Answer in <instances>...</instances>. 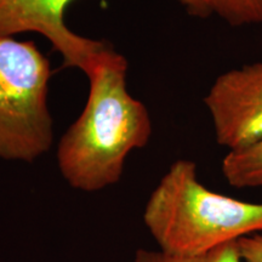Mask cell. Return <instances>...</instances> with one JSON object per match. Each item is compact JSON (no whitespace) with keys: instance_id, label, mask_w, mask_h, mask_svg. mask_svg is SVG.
<instances>
[{"instance_id":"cell-1","label":"cell","mask_w":262,"mask_h":262,"mask_svg":"<svg viewBox=\"0 0 262 262\" xmlns=\"http://www.w3.org/2000/svg\"><path fill=\"white\" fill-rule=\"evenodd\" d=\"M127 62L108 47L88 70L86 106L61 137L58 169L71 187L97 192L122 179L131 150L152 135L148 111L126 89Z\"/></svg>"},{"instance_id":"cell-2","label":"cell","mask_w":262,"mask_h":262,"mask_svg":"<svg viewBox=\"0 0 262 262\" xmlns=\"http://www.w3.org/2000/svg\"><path fill=\"white\" fill-rule=\"evenodd\" d=\"M143 222L159 250L201 255L262 233V203L244 202L206 188L194 162H173L150 193Z\"/></svg>"},{"instance_id":"cell-3","label":"cell","mask_w":262,"mask_h":262,"mask_svg":"<svg viewBox=\"0 0 262 262\" xmlns=\"http://www.w3.org/2000/svg\"><path fill=\"white\" fill-rule=\"evenodd\" d=\"M50 77L34 42L0 37V159L32 163L51 148Z\"/></svg>"},{"instance_id":"cell-4","label":"cell","mask_w":262,"mask_h":262,"mask_svg":"<svg viewBox=\"0 0 262 262\" xmlns=\"http://www.w3.org/2000/svg\"><path fill=\"white\" fill-rule=\"evenodd\" d=\"M72 0H0V37L38 33L51 42L64 64L86 73L93 61L108 45L81 37L68 28L66 9ZM193 16L210 15L205 0H179Z\"/></svg>"},{"instance_id":"cell-5","label":"cell","mask_w":262,"mask_h":262,"mask_svg":"<svg viewBox=\"0 0 262 262\" xmlns=\"http://www.w3.org/2000/svg\"><path fill=\"white\" fill-rule=\"evenodd\" d=\"M204 103L216 141L228 152L262 142V61L219 75Z\"/></svg>"},{"instance_id":"cell-6","label":"cell","mask_w":262,"mask_h":262,"mask_svg":"<svg viewBox=\"0 0 262 262\" xmlns=\"http://www.w3.org/2000/svg\"><path fill=\"white\" fill-rule=\"evenodd\" d=\"M221 170L233 187H262V142L228 152L222 159Z\"/></svg>"},{"instance_id":"cell-7","label":"cell","mask_w":262,"mask_h":262,"mask_svg":"<svg viewBox=\"0 0 262 262\" xmlns=\"http://www.w3.org/2000/svg\"><path fill=\"white\" fill-rule=\"evenodd\" d=\"M209 12L233 27L262 25V0H205Z\"/></svg>"},{"instance_id":"cell-8","label":"cell","mask_w":262,"mask_h":262,"mask_svg":"<svg viewBox=\"0 0 262 262\" xmlns=\"http://www.w3.org/2000/svg\"><path fill=\"white\" fill-rule=\"evenodd\" d=\"M133 262H242L237 242L228 243L201 255H173L162 250L139 249Z\"/></svg>"},{"instance_id":"cell-9","label":"cell","mask_w":262,"mask_h":262,"mask_svg":"<svg viewBox=\"0 0 262 262\" xmlns=\"http://www.w3.org/2000/svg\"><path fill=\"white\" fill-rule=\"evenodd\" d=\"M242 262H262V234H253L237 241Z\"/></svg>"}]
</instances>
